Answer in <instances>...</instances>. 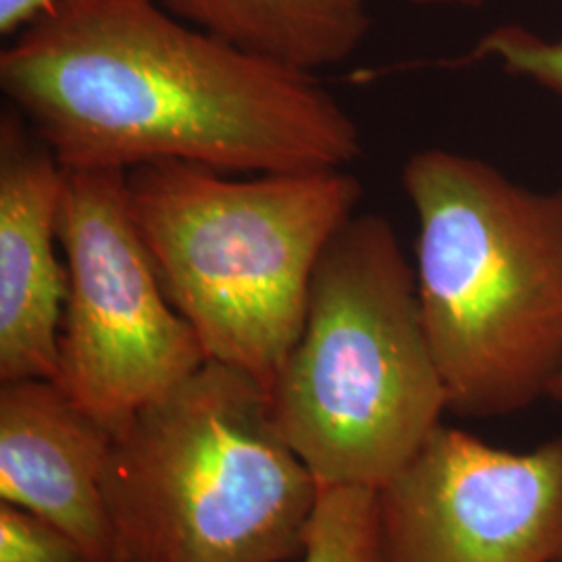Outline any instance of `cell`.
Instances as JSON below:
<instances>
[{
    "label": "cell",
    "mask_w": 562,
    "mask_h": 562,
    "mask_svg": "<svg viewBox=\"0 0 562 562\" xmlns=\"http://www.w3.org/2000/svg\"><path fill=\"white\" fill-rule=\"evenodd\" d=\"M302 554V562H387L378 490L322 485Z\"/></svg>",
    "instance_id": "8fae6325"
},
{
    "label": "cell",
    "mask_w": 562,
    "mask_h": 562,
    "mask_svg": "<svg viewBox=\"0 0 562 562\" xmlns=\"http://www.w3.org/2000/svg\"><path fill=\"white\" fill-rule=\"evenodd\" d=\"M65 169L20 113L0 111V382L53 380L67 267L60 261Z\"/></svg>",
    "instance_id": "ba28073f"
},
{
    "label": "cell",
    "mask_w": 562,
    "mask_h": 562,
    "mask_svg": "<svg viewBox=\"0 0 562 562\" xmlns=\"http://www.w3.org/2000/svg\"><path fill=\"white\" fill-rule=\"evenodd\" d=\"M0 383V501L53 525L94 561H115L104 498L113 434L53 380Z\"/></svg>",
    "instance_id": "9c48e42d"
},
{
    "label": "cell",
    "mask_w": 562,
    "mask_h": 562,
    "mask_svg": "<svg viewBox=\"0 0 562 562\" xmlns=\"http://www.w3.org/2000/svg\"><path fill=\"white\" fill-rule=\"evenodd\" d=\"M562 562V561H561Z\"/></svg>",
    "instance_id": "ac0fdd59"
},
{
    "label": "cell",
    "mask_w": 562,
    "mask_h": 562,
    "mask_svg": "<svg viewBox=\"0 0 562 562\" xmlns=\"http://www.w3.org/2000/svg\"><path fill=\"white\" fill-rule=\"evenodd\" d=\"M415 4H431V7H457V9H482L487 0H411Z\"/></svg>",
    "instance_id": "9a60e30c"
},
{
    "label": "cell",
    "mask_w": 562,
    "mask_h": 562,
    "mask_svg": "<svg viewBox=\"0 0 562 562\" xmlns=\"http://www.w3.org/2000/svg\"><path fill=\"white\" fill-rule=\"evenodd\" d=\"M59 241L67 299L55 382L115 436L209 357L162 292L125 171L65 169Z\"/></svg>",
    "instance_id": "8992f818"
},
{
    "label": "cell",
    "mask_w": 562,
    "mask_h": 562,
    "mask_svg": "<svg viewBox=\"0 0 562 562\" xmlns=\"http://www.w3.org/2000/svg\"><path fill=\"white\" fill-rule=\"evenodd\" d=\"M467 59L496 60L504 74L533 81L562 99V38H543L522 25L508 23L480 38Z\"/></svg>",
    "instance_id": "7c38bea8"
},
{
    "label": "cell",
    "mask_w": 562,
    "mask_h": 562,
    "mask_svg": "<svg viewBox=\"0 0 562 562\" xmlns=\"http://www.w3.org/2000/svg\"><path fill=\"white\" fill-rule=\"evenodd\" d=\"M415 280L448 411L515 415L562 378V188L531 190L446 148L411 155Z\"/></svg>",
    "instance_id": "7a4b0ae2"
},
{
    "label": "cell",
    "mask_w": 562,
    "mask_h": 562,
    "mask_svg": "<svg viewBox=\"0 0 562 562\" xmlns=\"http://www.w3.org/2000/svg\"><path fill=\"white\" fill-rule=\"evenodd\" d=\"M269 398L319 485L380 490L442 425L448 398L415 265L382 215L357 213L323 250Z\"/></svg>",
    "instance_id": "5b68a950"
},
{
    "label": "cell",
    "mask_w": 562,
    "mask_h": 562,
    "mask_svg": "<svg viewBox=\"0 0 562 562\" xmlns=\"http://www.w3.org/2000/svg\"><path fill=\"white\" fill-rule=\"evenodd\" d=\"M53 0H0V34L18 36Z\"/></svg>",
    "instance_id": "5bb4252c"
},
{
    "label": "cell",
    "mask_w": 562,
    "mask_h": 562,
    "mask_svg": "<svg viewBox=\"0 0 562 562\" xmlns=\"http://www.w3.org/2000/svg\"><path fill=\"white\" fill-rule=\"evenodd\" d=\"M378 503L387 562H561L562 438L515 452L438 425Z\"/></svg>",
    "instance_id": "52a82bcc"
},
{
    "label": "cell",
    "mask_w": 562,
    "mask_h": 562,
    "mask_svg": "<svg viewBox=\"0 0 562 562\" xmlns=\"http://www.w3.org/2000/svg\"><path fill=\"white\" fill-rule=\"evenodd\" d=\"M319 490L269 390L211 359L121 427L104 473L125 562L294 559Z\"/></svg>",
    "instance_id": "277c9868"
},
{
    "label": "cell",
    "mask_w": 562,
    "mask_h": 562,
    "mask_svg": "<svg viewBox=\"0 0 562 562\" xmlns=\"http://www.w3.org/2000/svg\"><path fill=\"white\" fill-rule=\"evenodd\" d=\"M0 562H97L53 525L11 504L0 506Z\"/></svg>",
    "instance_id": "4fadbf2b"
},
{
    "label": "cell",
    "mask_w": 562,
    "mask_h": 562,
    "mask_svg": "<svg viewBox=\"0 0 562 562\" xmlns=\"http://www.w3.org/2000/svg\"><path fill=\"white\" fill-rule=\"evenodd\" d=\"M0 90L65 169L190 162L346 169L361 127L311 71L248 53L159 0H53L0 53Z\"/></svg>",
    "instance_id": "6da1fadb"
},
{
    "label": "cell",
    "mask_w": 562,
    "mask_h": 562,
    "mask_svg": "<svg viewBox=\"0 0 562 562\" xmlns=\"http://www.w3.org/2000/svg\"><path fill=\"white\" fill-rule=\"evenodd\" d=\"M111 562H125V561H123V559H121V557H117V559H115V561H111Z\"/></svg>",
    "instance_id": "e0dca14e"
},
{
    "label": "cell",
    "mask_w": 562,
    "mask_h": 562,
    "mask_svg": "<svg viewBox=\"0 0 562 562\" xmlns=\"http://www.w3.org/2000/svg\"><path fill=\"white\" fill-rule=\"evenodd\" d=\"M176 18L302 71L350 59L369 34L367 0H159Z\"/></svg>",
    "instance_id": "30bf717a"
},
{
    "label": "cell",
    "mask_w": 562,
    "mask_h": 562,
    "mask_svg": "<svg viewBox=\"0 0 562 562\" xmlns=\"http://www.w3.org/2000/svg\"><path fill=\"white\" fill-rule=\"evenodd\" d=\"M554 398H557V401H562V378H561V382H559V385H557V392H554Z\"/></svg>",
    "instance_id": "2e32d148"
},
{
    "label": "cell",
    "mask_w": 562,
    "mask_h": 562,
    "mask_svg": "<svg viewBox=\"0 0 562 562\" xmlns=\"http://www.w3.org/2000/svg\"><path fill=\"white\" fill-rule=\"evenodd\" d=\"M130 211L162 292L211 361L269 390L299 340L323 250L357 215L346 169L225 173L190 162L125 173Z\"/></svg>",
    "instance_id": "3957f363"
}]
</instances>
